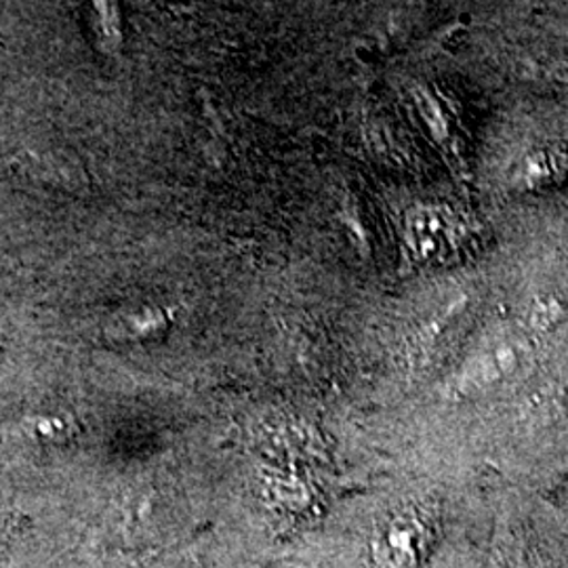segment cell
<instances>
[{"mask_svg":"<svg viewBox=\"0 0 568 568\" xmlns=\"http://www.w3.org/2000/svg\"><path fill=\"white\" fill-rule=\"evenodd\" d=\"M426 528L413 514H400L382 528L373 541V560L379 568H410L422 556Z\"/></svg>","mask_w":568,"mask_h":568,"instance_id":"2","label":"cell"},{"mask_svg":"<svg viewBox=\"0 0 568 568\" xmlns=\"http://www.w3.org/2000/svg\"><path fill=\"white\" fill-rule=\"evenodd\" d=\"M11 173L21 187L47 196H81L89 185L84 164L68 150L21 152L11 163Z\"/></svg>","mask_w":568,"mask_h":568,"instance_id":"1","label":"cell"}]
</instances>
